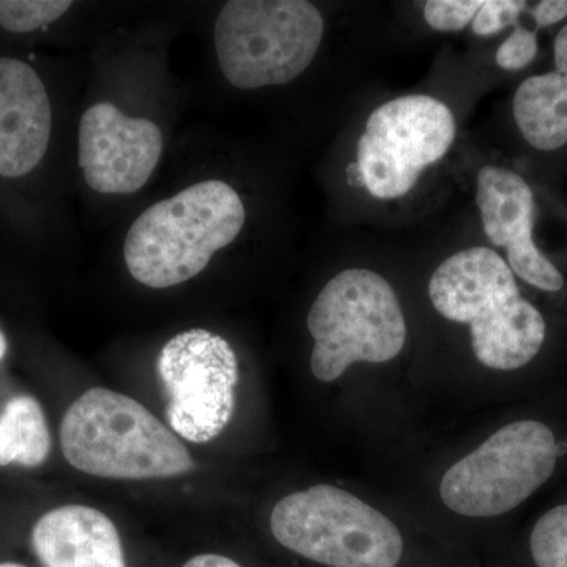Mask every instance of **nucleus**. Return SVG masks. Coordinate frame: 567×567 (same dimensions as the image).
Wrapping results in <instances>:
<instances>
[{
    "mask_svg": "<svg viewBox=\"0 0 567 567\" xmlns=\"http://www.w3.org/2000/svg\"><path fill=\"white\" fill-rule=\"evenodd\" d=\"M429 297L439 315L470 324L473 352L487 368H524L546 341V320L522 298L509 265L491 248L476 246L446 259L429 281Z\"/></svg>",
    "mask_w": 567,
    "mask_h": 567,
    "instance_id": "f257e3e1",
    "label": "nucleus"
},
{
    "mask_svg": "<svg viewBox=\"0 0 567 567\" xmlns=\"http://www.w3.org/2000/svg\"><path fill=\"white\" fill-rule=\"evenodd\" d=\"M246 221L244 200L221 181L196 183L151 205L130 227L126 268L151 289H169L203 274Z\"/></svg>",
    "mask_w": 567,
    "mask_h": 567,
    "instance_id": "f03ea898",
    "label": "nucleus"
},
{
    "mask_svg": "<svg viewBox=\"0 0 567 567\" xmlns=\"http://www.w3.org/2000/svg\"><path fill=\"white\" fill-rule=\"evenodd\" d=\"M66 462L110 480H164L194 468L181 439L130 395L91 388L69 406L61 424Z\"/></svg>",
    "mask_w": 567,
    "mask_h": 567,
    "instance_id": "7ed1b4c3",
    "label": "nucleus"
},
{
    "mask_svg": "<svg viewBox=\"0 0 567 567\" xmlns=\"http://www.w3.org/2000/svg\"><path fill=\"white\" fill-rule=\"evenodd\" d=\"M324 21L306 0H230L213 40L224 78L244 91L297 80L322 43Z\"/></svg>",
    "mask_w": 567,
    "mask_h": 567,
    "instance_id": "20e7f679",
    "label": "nucleus"
},
{
    "mask_svg": "<svg viewBox=\"0 0 567 567\" xmlns=\"http://www.w3.org/2000/svg\"><path fill=\"white\" fill-rule=\"evenodd\" d=\"M308 330L315 339L311 371L324 383L334 382L358 361L394 360L406 339L393 287L364 268L341 271L323 287L309 311Z\"/></svg>",
    "mask_w": 567,
    "mask_h": 567,
    "instance_id": "39448f33",
    "label": "nucleus"
},
{
    "mask_svg": "<svg viewBox=\"0 0 567 567\" xmlns=\"http://www.w3.org/2000/svg\"><path fill=\"white\" fill-rule=\"evenodd\" d=\"M270 527L281 546L328 567H395L404 551L390 518L334 486L286 496L275 506Z\"/></svg>",
    "mask_w": 567,
    "mask_h": 567,
    "instance_id": "423d86ee",
    "label": "nucleus"
},
{
    "mask_svg": "<svg viewBox=\"0 0 567 567\" xmlns=\"http://www.w3.org/2000/svg\"><path fill=\"white\" fill-rule=\"evenodd\" d=\"M563 447L539 421L507 424L447 470L440 495L461 516H502L550 480Z\"/></svg>",
    "mask_w": 567,
    "mask_h": 567,
    "instance_id": "0eeeda50",
    "label": "nucleus"
},
{
    "mask_svg": "<svg viewBox=\"0 0 567 567\" xmlns=\"http://www.w3.org/2000/svg\"><path fill=\"white\" fill-rule=\"evenodd\" d=\"M454 140L453 112L434 96L406 95L382 104L369 115L358 141L364 188L382 200L405 196Z\"/></svg>",
    "mask_w": 567,
    "mask_h": 567,
    "instance_id": "6e6552de",
    "label": "nucleus"
},
{
    "mask_svg": "<svg viewBox=\"0 0 567 567\" xmlns=\"http://www.w3.org/2000/svg\"><path fill=\"white\" fill-rule=\"evenodd\" d=\"M156 369L171 431L197 445L221 434L234 415L238 383L229 342L200 328L183 331L163 347Z\"/></svg>",
    "mask_w": 567,
    "mask_h": 567,
    "instance_id": "1a4fd4ad",
    "label": "nucleus"
},
{
    "mask_svg": "<svg viewBox=\"0 0 567 567\" xmlns=\"http://www.w3.org/2000/svg\"><path fill=\"white\" fill-rule=\"evenodd\" d=\"M162 155V130L148 118L128 117L107 102L93 104L82 115L78 158L93 192H140Z\"/></svg>",
    "mask_w": 567,
    "mask_h": 567,
    "instance_id": "9d476101",
    "label": "nucleus"
},
{
    "mask_svg": "<svg viewBox=\"0 0 567 567\" xmlns=\"http://www.w3.org/2000/svg\"><path fill=\"white\" fill-rule=\"evenodd\" d=\"M476 204L488 240L507 252L513 274L546 292H558L565 279L533 240L535 196L514 171L484 166L477 174Z\"/></svg>",
    "mask_w": 567,
    "mask_h": 567,
    "instance_id": "9b49d317",
    "label": "nucleus"
},
{
    "mask_svg": "<svg viewBox=\"0 0 567 567\" xmlns=\"http://www.w3.org/2000/svg\"><path fill=\"white\" fill-rule=\"evenodd\" d=\"M51 130L50 96L37 71L0 58V177L32 173L47 155Z\"/></svg>",
    "mask_w": 567,
    "mask_h": 567,
    "instance_id": "f8f14e48",
    "label": "nucleus"
},
{
    "mask_svg": "<svg viewBox=\"0 0 567 567\" xmlns=\"http://www.w3.org/2000/svg\"><path fill=\"white\" fill-rule=\"evenodd\" d=\"M32 547L44 567H126L114 522L89 506L48 511L32 529Z\"/></svg>",
    "mask_w": 567,
    "mask_h": 567,
    "instance_id": "ddd939ff",
    "label": "nucleus"
},
{
    "mask_svg": "<svg viewBox=\"0 0 567 567\" xmlns=\"http://www.w3.org/2000/svg\"><path fill=\"white\" fill-rule=\"evenodd\" d=\"M514 118L537 151L567 144V25L555 40V71L522 82L514 95Z\"/></svg>",
    "mask_w": 567,
    "mask_h": 567,
    "instance_id": "4468645a",
    "label": "nucleus"
},
{
    "mask_svg": "<svg viewBox=\"0 0 567 567\" xmlns=\"http://www.w3.org/2000/svg\"><path fill=\"white\" fill-rule=\"evenodd\" d=\"M51 453V432L40 402L32 395H14L0 413V466L35 468Z\"/></svg>",
    "mask_w": 567,
    "mask_h": 567,
    "instance_id": "2eb2a0df",
    "label": "nucleus"
},
{
    "mask_svg": "<svg viewBox=\"0 0 567 567\" xmlns=\"http://www.w3.org/2000/svg\"><path fill=\"white\" fill-rule=\"evenodd\" d=\"M529 546L537 567H567V505L547 511L536 522Z\"/></svg>",
    "mask_w": 567,
    "mask_h": 567,
    "instance_id": "dca6fc26",
    "label": "nucleus"
},
{
    "mask_svg": "<svg viewBox=\"0 0 567 567\" xmlns=\"http://www.w3.org/2000/svg\"><path fill=\"white\" fill-rule=\"evenodd\" d=\"M73 7L70 0H0V25L28 33L58 21Z\"/></svg>",
    "mask_w": 567,
    "mask_h": 567,
    "instance_id": "f3484780",
    "label": "nucleus"
},
{
    "mask_svg": "<svg viewBox=\"0 0 567 567\" xmlns=\"http://www.w3.org/2000/svg\"><path fill=\"white\" fill-rule=\"evenodd\" d=\"M483 0H431L425 3V22L440 32H458L475 20Z\"/></svg>",
    "mask_w": 567,
    "mask_h": 567,
    "instance_id": "a211bd4d",
    "label": "nucleus"
},
{
    "mask_svg": "<svg viewBox=\"0 0 567 567\" xmlns=\"http://www.w3.org/2000/svg\"><path fill=\"white\" fill-rule=\"evenodd\" d=\"M527 2L520 0H486L473 20V32L480 37H491L502 32L517 21Z\"/></svg>",
    "mask_w": 567,
    "mask_h": 567,
    "instance_id": "6ab92c4d",
    "label": "nucleus"
},
{
    "mask_svg": "<svg viewBox=\"0 0 567 567\" xmlns=\"http://www.w3.org/2000/svg\"><path fill=\"white\" fill-rule=\"evenodd\" d=\"M537 52L536 33L517 28L496 51V63L503 70L517 71L535 61Z\"/></svg>",
    "mask_w": 567,
    "mask_h": 567,
    "instance_id": "aec40b11",
    "label": "nucleus"
},
{
    "mask_svg": "<svg viewBox=\"0 0 567 567\" xmlns=\"http://www.w3.org/2000/svg\"><path fill=\"white\" fill-rule=\"evenodd\" d=\"M537 28H548L567 17V0H544L533 11Z\"/></svg>",
    "mask_w": 567,
    "mask_h": 567,
    "instance_id": "412c9836",
    "label": "nucleus"
},
{
    "mask_svg": "<svg viewBox=\"0 0 567 567\" xmlns=\"http://www.w3.org/2000/svg\"><path fill=\"white\" fill-rule=\"evenodd\" d=\"M183 567H241L238 563H235L234 559L223 557V555L216 554H204L197 555L189 559Z\"/></svg>",
    "mask_w": 567,
    "mask_h": 567,
    "instance_id": "4be33fe9",
    "label": "nucleus"
},
{
    "mask_svg": "<svg viewBox=\"0 0 567 567\" xmlns=\"http://www.w3.org/2000/svg\"><path fill=\"white\" fill-rule=\"evenodd\" d=\"M347 178H349V183L352 186H364L363 177H361L360 167H358L357 163L350 164L349 169H347Z\"/></svg>",
    "mask_w": 567,
    "mask_h": 567,
    "instance_id": "5701e85b",
    "label": "nucleus"
},
{
    "mask_svg": "<svg viewBox=\"0 0 567 567\" xmlns=\"http://www.w3.org/2000/svg\"><path fill=\"white\" fill-rule=\"evenodd\" d=\"M7 353V339L3 336L2 331H0V360L6 357Z\"/></svg>",
    "mask_w": 567,
    "mask_h": 567,
    "instance_id": "b1692460",
    "label": "nucleus"
},
{
    "mask_svg": "<svg viewBox=\"0 0 567 567\" xmlns=\"http://www.w3.org/2000/svg\"><path fill=\"white\" fill-rule=\"evenodd\" d=\"M0 567H25V566L18 565V563H0Z\"/></svg>",
    "mask_w": 567,
    "mask_h": 567,
    "instance_id": "393cba45",
    "label": "nucleus"
}]
</instances>
